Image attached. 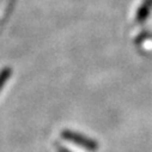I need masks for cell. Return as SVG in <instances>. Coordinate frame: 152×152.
<instances>
[{
	"instance_id": "1",
	"label": "cell",
	"mask_w": 152,
	"mask_h": 152,
	"mask_svg": "<svg viewBox=\"0 0 152 152\" xmlns=\"http://www.w3.org/2000/svg\"><path fill=\"white\" fill-rule=\"evenodd\" d=\"M62 138L66 139L67 141H71V142H74L75 145H78L88 151H97L98 150V142L91 138H88L86 135L84 134H80V133H77L74 131H69V129H66V131H62L61 133Z\"/></svg>"
},
{
	"instance_id": "2",
	"label": "cell",
	"mask_w": 152,
	"mask_h": 152,
	"mask_svg": "<svg viewBox=\"0 0 152 152\" xmlns=\"http://www.w3.org/2000/svg\"><path fill=\"white\" fill-rule=\"evenodd\" d=\"M11 73H12V71H11L10 67H4L1 71H0V91H1L4 84H5V83L9 80V78L11 77Z\"/></svg>"
},
{
	"instance_id": "3",
	"label": "cell",
	"mask_w": 152,
	"mask_h": 152,
	"mask_svg": "<svg viewBox=\"0 0 152 152\" xmlns=\"http://www.w3.org/2000/svg\"><path fill=\"white\" fill-rule=\"evenodd\" d=\"M56 150H58V152H71L69 150H67L66 147H64V146H61V145H56Z\"/></svg>"
}]
</instances>
